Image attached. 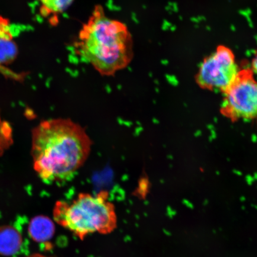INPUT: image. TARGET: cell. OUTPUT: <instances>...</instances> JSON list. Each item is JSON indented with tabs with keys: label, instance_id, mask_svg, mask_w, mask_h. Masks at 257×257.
I'll return each instance as SVG.
<instances>
[{
	"label": "cell",
	"instance_id": "1",
	"mask_svg": "<svg viewBox=\"0 0 257 257\" xmlns=\"http://www.w3.org/2000/svg\"><path fill=\"white\" fill-rule=\"evenodd\" d=\"M92 146L85 128L72 120L44 121L32 134L35 172L47 184L71 181L87 160Z\"/></svg>",
	"mask_w": 257,
	"mask_h": 257
},
{
	"label": "cell",
	"instance_id": "5",
	"mask_svg": "<svg viewBox=\"0 0 257 257\" xmlns=\"http://www.w3.org/2000/svg\"><path fill=\"white\" fill-rule=\"evenodd\" d=\"M240 70L232 50L220 46L205 58L196 75V82L202 89L218 91L223 94Z\"/></svg>",
	"mask_w": 257,
	"mask_h": 257
},
{
	"label": "cell",
	"instance_id": "6",
	"mask_svg": "<svg viewBox=\"0 0 257 257\" xmlns=\"http://www.w3.org/2000/svg\"><path fill=\"white\" fill-rule=\"evenodd\" d=\"M18 52L10 22L0 16V71L9 72L6 70L5 66L15 60Z\"/></svg>",
	"mask_w": 257,
	"mask_h": 257
},
{
	"label": "cell",
	"instance_id": "8",
	"mask_svg": "<svg viewBox=\"0 0 257 257\" xmlns=\"http://www.w3.org/2000/svg\"><path fill=\"white\" fill-rule=\"evenodd\" d=\"M22 245L20 233L10 226L0 228V253L11 256L17 253Z\"/></svg>",
	"mask_w": 257,
	"mask_h": 257
},
{
	"label": "cell",
	"instance_id": "2",
	"mask_svg": "<svg viewBox=\"0 0 257 257\" xmlns=\"http://www.w3.org/2000/svg\"><path fill=\"white\" fill-rule=\"evenodd\" d=\"M76 54L101 76H112L134 59V40L126 24L95 6L74 43Z\"/></svg>",
	"mask_w": 257,
	"mask_h": 257
},
{
	"label": "cell",
	"instance_id": "9",
	"mask_svg": "<svg viewBox=\"0 0 257 257\" xmlns=\"http://www.w3.org/2000/svg\"><path fill=\"white\" fill-rule=\"evenodd\" d=\"M52 222L44 217H37L31 221L29 232L31 236L37 242H44L50 239L53 233Z\"/></svg>",
	"mask_w": 257,
	"mask_h": 257
},
{
	"label": "cell",
	"instance_id": "10",
	"mask_svg": "<svg viewBox=\"0 0 257 257\" xmlns=\"http://www.w3.org/2000/svg\"><path fill=\"white\" fill-rule=\"evenodd\" d=\"M250 69L252 70L253 73L257 75V51L254 56L253 57L251 63V68H250Z\"/></svg>",
	"mask_w": 257,
	"mask_h": 257
},
{
	"label": "cell",
	"instance_id": "4",
	"mask_svg": "<svg viewBox=\"0 0 257 257\" xmlns=\"http://www.w3.org/2000/svg\"><path fill=\"white\" fill-rule=\"evenodd\" d=\"M250 69L240 70L223 93L220 112L232 121L257 118V80Z\"/></svg>",
	"mask_w": 257,
	"mask_h": 257
},
{
	"label": "cell",
	"instance_id": "3",
	"mask_svg": "<svg viewBox=\"0 0 257 257\" xmlns=\"http://www.w3.org/2000/svg\"><path fill=\"white\" fill-rule=\"evenodd\" d=\"M54 220L80 239L95 233L108 234L117 227L114 205L107 192L96 195L81 193L71 202L58 201Z\"/></svg>",
	"mask_w": 257,
	"mask_h": 257
},
{
	"label": "cell",
	"instance_id": "7",
	"mask_svg": "<svg viewBox=\"0 0 257 257\" xmlns=\"http://www.w3.org/2000/svg\"><path fill=\"white\" fill-rule=\"evenodd\" d=\"M40 6V12L44 17L48 19L50 24L56 26L59 23L60 16L71 6L75 0H38Z\"/></svg>",
	"mask_w": 257,
	"mask_h": 257
}]
</instances>
